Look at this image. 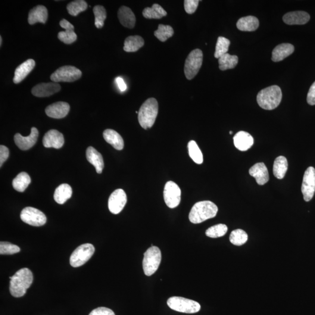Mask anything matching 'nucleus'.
<instances>
[{"instance_id": "f3484780", "label": "nucleus", "mask_w": 315, "mask_h": 315, "mask_svg": "<svg viewBox=\"0 0 315 315\" xmlns=\"http://www.w3.org/2000/svg\"><path fill=\"white\" fill-rule=\"evenodd\" d=\"M70 109V105L67 103L58 102L48 106L45 112L49 117L59 119L66 116Z\"/></svg>"}, {"instance_id": "c85d7f7f", "label": "nucleus", "mask_w": 315, "mask_h": 315, "mask_svg": "<svg viewBox=\"0 0 315 315\" xmlns=\"http://www.w3.org/2000/svg\"><path fill=\"white\" fill-rule=\"evenodd\" d=\"M288 170V162L283 156L277 157L274 162L273 174L277 179H282L285 177Z\"/></svg>"}, {"instance_id": "9d476101", "label": "nucleus", "mask_w": 315, "mask_h": 315, "mask_svg": "<svg viewBox=\"0 0 315 315\" xmlns=\"http://www.w3.org/2000/svg\"><path fill=\"white\" fill-rule=\"evenodd\" d=\"M21 218L25 223L34 227L45 225L47 218L41 211L33 207H28L23 209L21 213Z\"/></svg>"}, {"instance_id": "e433bc0d", "label": "nucleus", "mask_w": 315, "mask_h": 315, "mask_svg": "<svg viewBox=\"0 0 315 315\" xmlns=\"http://www.w3.org/2000/svg\"><path fill=\"white\" fill-rule=\"evenodd\" d=\"M173 33V29L171 26L160 24L159 25L158 29L155 31L154 35L160 41L164 42L172 36Z\"/></svg>"}, {"instance_id": "bb28decb", "label": "nucleus", "mask_w": 315, "mask_h": 315, "mask_svg": "<svg viewBox=\"0 0 315 315\" xmlns=\"http://www.w3.org/2000/svg\"><path fill=\"white\" fill-rule=\"evenodd\" d=\"M259 26V21L257 17L248 16L239 19L236 27L238 29L245 32H252L257 30Z\"/></svg>"}, {"instance_id": "5701e85b", "label": "nucleus", "mask_w": 315, "mask_h": 315, "mask_svg": "<svg viewBox=\"0 0 315 315\" xmlns=\"http://www.w3.org/2000/svg\"><path fill=\"white\" fill-rule=\"evenodd\" d=\"M118 18L123 26L132 29L135 26L136 17L132 9L126 6H122L118 11Z\"/></svg>"}, {"instance_id": "6ab92c4d", "label": "nucleus", "mask_w": 315, "mask_h": 315, "mask_svg": "<svg viewBox=\"0 0 315 315\" xmlns=\"http://www.w3.org/2000/svg\"><path fill=\"white\" fill-rule=\"evenodd\" d=\"M233 143L235 147L239 151H246L252 147L254 140L250 134L241 131L237 133L233 137Z\"/></svg>"}, {"instance_id": "393cba45", "label": "nucleus", "mask_w": 315, "mask_h": 315, "mask_svg": "<svg viewBox=\"0 0 315 315\" xmlns=\"http://www.w3.org/2000/svg\"><path fill=\"white\" fill-rule=\"evenodd\" d=\"M294 52V46L289 43H282L274 49L271 59L274 62L282 61Z\"/></svg>"}, {"instance_id": "ea45409f", "label": "nucleus", "mask_w": 315, "mask_h": 315, "mask_svg": "<svg viewBox=\"0 0 315 315\" xmlns=\"http://www.w3.org/2000/svg\"><path fill=\"white\" fill-rule=\"evenodd\" d=\"M95 15V25L96 28H102L104 26L105 21L107 18V12L105 8L101 5H96L93 9Z\"/></svg>"}, {"instance_id": "7ed1b4c3", "label": "nucleus", "mask_w": 315, "mask_h": 315, "mask_svg": "<svg viewBox=\"0 0 315 315\" xmlns=\"http://www.w3.org/2000/svg\"><path fill=\"white\" fill-rule=\"evenodd\" d=\"M282 99V90L277 86H269L262 89L257 96L258 105L265 110H273L278 107Z\"/></svg>"}, {"instance_id": "72a5a7b5", "label": "nucleus", "mask_w": 315, "mask_h": 315, "mask_svg": "<svg viewBox=\"0 0 315 315\" xmlns=\"http://www.w3.org/2000/svg\"><path fill=\"white\" fill-rule=\"evenodd\" d=\"M88 8V4L84 0H76L71 2L67 6L68 13L72 16H77L81 12L86 11Z\"/></svg>"}, {"instance_id": "b1692460", "label": "nucleus", "mask_w": 315, "mask_h": 315, "mask_svg": "<svg viewBox=\"0 0 315 315\" xmlns=\"http://www.w3.org/2000/svg\"><path fill=\"white\" fill-rule=\"evenodd\" d=\"M87 160L95 168L96 172L102 173L104 168V162L102 156L92 146H89L86 149Z\"/></svg>"}, {"instance_id": "f8f14e48", "label": "nucleus", "mask_w": 315, "mask_h": 315, "mask_svg": "<svg viewBox=\"0 0 315 315\" xmlns=\"http://www.w3.org/2000/svg\"><path fill=\"white\" fill-rule=\"evenodd\" d=\"M302 193L305 201H310L315 192V170L310 167L305 171L302 185Z\"/></svg>"}, {"instance_id": "a19ab883", "label": "nucleus", "mask_w": 315, "mask_h": 315, "mask_svg": "<svg viewBox=\"0 0 315 315\" xmlns=\"http://www.w3.org/2000/svg\"><path fill=\"white\" fill-rule=\"evenodd\" d=\"M58 38L65 44L70 45L76 41L77 35L74 30H65L58 33Z\"/></svg>"}, {"instance_id": "c756f323", "label": "nucleus", "mask_w": 315, "mask_h": 315, "mask_svg": "<svg viewBox=\"0 0 315 315\" xmlns=\"http://www.w3.org/2000/svg\"><path fill=\"white\" fill-rule=\"evenodd\" d=\"M124 51L126 52H136L144 45V40L140 36H130L124 41Z\"/></svg>"}, {"instance_id": "6e6552de", "label": "nucleus", "mask_w": 315, "mask_h": 315, "mask_svg": "<svg viewBox=\"0 0 315 315\" xmlns=\"http://www.w3.org/2000/svg\"><path fill=\"white\" fill-rule=\"evenodd\" d=\"M82 76L81 71L76 67L71 65L58 68L51 75V79L54 83H71L79 80Z\"/></svg>"}, {"instance_id": "8fccbe9b", "label": "nucleus", "mask_w": 315, "mask_h": 315, "mask_svg": "<svg viewBox=\"0 0 315 315\" xmlns=\"http://www.w3.org/2000/svg\"><path fill=\"white\" fill-rule=\"evenodd\" d=\"M2 37L0 36V46H1L2 45Z\"/></svg>"}, {"instance_id": "c9c22d12", "label": "nucleus", "mask_w": 315, "mask_h": 315, "mask_svg": "<svg viewBox=\"0 0 315 315\" xmlns=\"http://www.w3.org/2000/svg\"><path fill=\"white\" fill-rule=\"evenodd\" d=\"M248 235L244 230L238 229L230 233L229 241L233 245L236 246H241L244 245L248 241Z\"/></svg>"}, {"instance_id": "79ce46f5", "label": "nucleus", "mask_w": 315, "mask_h": 315, "mask_svg": "<svg viewBox=\"0 0 315 315\" xmlns=\"http://www.w3.org/2000/svg\"><path fill=\"white\" fill-rule=\"evenodd\" d=\"M21 249L18 246L8 242L0 243V254L13 255L20 252Z\"/></svg>"}, {"instance_id": "4be33fe9", "label": "nucleus", "mask_w": 315, "mask_h": 315, "mask_svg": "<svg viewBox=\"0 0 315 315\" xmlns=\"http://www.w3.org/2000/svg\"><path fill=\"white\" fill-rule=\"evenodd\" d=\"M310 20V15L305 11L290 12L284 15L283 21L289 26L304 25Z\"/></svg>"}, {"instance_id": "58836bf2", "label": "nucleus", "mask_w": 315, "mask_h": 315, "mask_svg": "<svg viewBox=\"0 0 315 315\" xmlns=\"http://www.w3.org/2000/svg\"><path fill=\"white\" fill-rule=\"evenodd\" d=\"M227 231V226L225 224H220L209 228L205 231V235L211 238H217L225 235Z\"/></svg>"}, {"instance_id": "cd10ccee", "label": "nucleus", "mask_w": 315, "mask_h": 315, "mask_svg": "<svg viewBox=\"0 0 315 315\" xmlns=\"http://www.w3.org/2000/svg\"><path fill=\"white\" fill-rule=\"evenodd\" d=\"M73 195V190L68 184H62L56 189L54 193L55 200L59 204H63Z\"/></svg>"}, {"instance_id": "4c0bfd02", "label": "nucleus", "mask_w": 315, "mask_h": 315, "mask_svg": "<svg viewBox=\"0 0 315 315\" xmlns=\"http://www.w3.org/2000/svg\"><path fill=\"white\" fill-rule=\"evenodd\" d=\"M229 40L223 36L218 37L214 57L219 58L224 55L228 54L230 45Z\"/></svg>"}, {"instance_id": "423d86ee", "label": "nucleus", "mask_w": 315, "mask_h": 315, "mask_svg": "<svg viewBox=\"0 0 315 315\" xmlns=\"http://www.w3.org/2000/svg\"><path fill=\"white\" fill-rule=\"evenodd\" d=\"M167 304L171 310L185 314L197 313L201 309L198 302L180 297L169 298Z\"/></svg>"}, {"instance_id": "37998d69", "label": "nucleus", "mask_w": 315, "mask_h": 315, "mask_svg": "<svg viewBox=\"0 0 315 315\" xmlns=\"http://www.w3.org/2000/svg\"><path fill=\"white\" fill-rule=\"evenodd\" d=\"M199 4L198 0H186L184 2V7L187 13L192 14L195 13Z\"/></svg>"}, {"instance_id": "39448f33", "label": "nucleus", "mask_w": 315, "mask_h": 315, "mask_svg": "<svg viewBox=\"0 0 315 315\" xmlns=\"http://www.w3.org/2000/svg\"><path fill=\"white\" fill-rule=\"evenodd\" d=\"M161 258L160 249L157 246H151L144 253L143 268L146 276H151L157 271Z\"/></svg>"}, {"instance_id": "1a4fd4ad", "label": "nucleus", "mask_w": 315, "mask_h": 315, "mask_svg": "<svg viewBox=\"0 0 315 315\" xmlns=\"http://www.w3.org/2000/svg\"><path fill=\"white\" fill-rule=\"evenodd\" d=\"M95 248L90 243L81 245L75 250L70 258V263L73 267H79L86 264L92 257Z\"/></svg>"}, {"instance_id": "dca6fc26", "label": "nucleus", "mask_w": 315, "mask_h": 315, "mask_svg": "<svg viewBox=\"0 0 315 315\" xmlns=\"http://www.w3.org/2000/svg\"><path fill=\"white\" fill-rule=\"evenodd\" d=\"M64 144L63 134L56 130H51L45 134L43 139V146L46 148H61Z\"/></svg>"}, {"instance_id": "de8ad7c7", "label": "nucleus", "mask_w": 315, "mask_h": 315, "mask_svg": "<svg viewBox=\"0 0 315 315\" xmlns=\"http://www.w3.org/2000/svg\"><path fill=\"white\" fill-rule=\"evenodd\" d=\"M116 83L118 88H119L121 92L125 91L127 89V86L122 78L120 77H117L116 79Z\"/></svg>"}, {"instance_id": "ddd939ff", "label": "nucleus", "mask_w": 315, "mask_h": 315, "mask_svg": "<svg viewBox=\"0 0 315 315\" xmlns=\"http://www.w3.org/2000/svg\"><path fill=\"white\" fill-rule=\"evenodd\" d=\"M127 202V196L123 189H118L112 193L108 201L109 210L117 214L122 211Z\"/></svg>"}, {"instance_id": "f704fd0d", "label": "nucleus", "mask_w": 315, "mask_h": 315, "mask_svg": "<svg viewBox=\"0 0 315 315\" xmlns=\"http://www.w3.org/2000/svg\"><path fill=\"white\" fill-rule=\"evenodd\" d=\"M188 147L190 158L195 163L201 164L203 162V156H202V152L197 143L192 140L188 143Z\"/></svg>"}, {"instance_id": "473e14b6", "label": "nucleus", "mask_w": 315, "mask_h": 315, "mask_svg": "<svg viewBox=\"0 0 315 315\" xmlns=\"http://www.w3.org/2000/svg\"><path fill=\"white\" fill-rule=\"evenodd\" d=\"M143 15L146 19H161L166 16L167 12L161 5L154 4L151 7L145 8Z\"/></svg>"}, {"instance_id": "aec40b11", "label": "nucleus", "mask_w": 315, "mask_h": 315, "mask_svg": "<svg viewBox=\"0 0 315 315\" xmlns=\"http://www.w3.org/2000/svg\"><path fill=\"white\" fill-rule=\"evenodd\" d=\"M35 64V61L33 59H28V60L19 65L15 71L13 82L15 84L22 82L32 71Z\"/></svg>"}, {"instance_id": "20e7f679", "label": "nucleus", "mask_w": 315, "mask_h": 315, "mask_svg": "<svg viewBox=\"0 0 315 315\" xmlns=\"http://www.w3.org/2000/svg\"><path fill=\"white\" fill-rule=\"evenodd\" d=\"M158 113V104L155 98H149L140 108L138 118L140 126L145 130L153 126Z\"/></svg>"}, {"instance_id": "a18cd8bd", "label": "nucleus", "mask_w": 315, "mask_h": 315, "mask_svg": "<svg viewBox=\"0 0 315 315\" xmlns=\"http://www.w3.org/2000/svg\"><path fill=\"white\" fill-rule=\"evenodd\" d=\"M9 157V149L4 145L0 146V167L2 166Z\"/></svg>"}, {"instance_id": "49530a36", "label": "nucleus", "mask_w": 315, "mask_h": 315, "mask_svg": "<svg viewBox=\"0 0 315 315\" xmlns=\"http://www.w3.org/2000/svg\"><path fill=\"white\" fill-rule=\"evenodd\" d=\"M307 102L310 105H315V82L311 86L307 95Z\"/></svg>"}, {"instance_id": "3c124183", "label": "nucleus", "mask_w": 315, "mask_h": 315, "mask_svg": "<svg viewBox=\"0 0 315 315\" xmlns=\"http://www.w3.org/2000/svg\"><path fill=\"white\" fill-rule=\"evenodd\" d=\"M229 133H230V135H232V131H230V132H229Z\"/></svg>"}, {"instance_id": "0eeeda50", "label": "nucleus", "mask_w": 315, "mask_h": 315, "mask_svg": "<svg viewBox=\"0 0 315 315\" xmlns=\"http://www.w3.org/2000/svg\"><path fill=\"white\" fill-rule=\"evenodd\" d=\"M202 59L203 55L200 49H195L190 52L186 58L184 68L187 79L192 80L198 74L202 65Z\"/></svg>"}, {"instance_id": "7c9ffc66", "label": "nucleus", "mask_w": 315, "mask_h": 315, "mask_svg": "<svg viewBox=\"0 0 315 315\" xmlns=\"http://www.w3.org/2000/svg\"><path fill=\"white\" fill-rule=\"evenodd\" d=\"M31 179L29 174L23 172L19 173L12 181V186L17 191L23 192L29 185Z\"/></svg>"}, {"instance_id": "2eb2a0df", "label": "nucleus", "mask_w": 315, "mask_h": 315, "mask_svg": "<svg viewBox=\"0 0 315 315\" xmlns=\"http://www.w3.org/2000/svg\"><path fill=\"white\" fill-rule=\"evenodd\" d=\"M61 86L57 83H40L34 86L32 93L36 97H48L60 91Z\"/></svg>"}, {"instance_id": "c03bdc74", "label": "nucleus", "mask_w": 315, "mask_h": 315, "mask_svg": "<svg viewBox=\"0 0 315 315\" xmlns=\"http://www.w3.org/2000/svg\"><path fill=\"white\" fill-rule=\"evenodd\" d=\"M89 315H115L114 312L105 307H99L93 310Z\"/></svg>"}, {"instance_id": "2f4dec72", "label": "nucleus", "mask_w": 315, "mask_h": 315, "mask_svg": "<svg viewBox=\"0 0 315 315\" xmlns=\"http://www.w3.org/2000/svg\"><path fill=\"white\" fill-rule=\"evenodd\" d=\"M238 63V56L229 54L221 56L218 58V63L221 70L225 71L234 68Z\"/></svg>"}, {"instance_id": "412c9836", "label": "nucleus", "mask_w": 315, "mask_h": 315, "mask_svg": "<svg viewBox=\"0 0 315 315\" xmlns=\"http://www.w3.org/2000/svg\"><path fill=\"white\" fill-rule=\"evenodd\" d=\"M48 18V9L43 5H37L33 8L28 15V23L34 25L39 23L45 24Z\"/></svg>"}, {"instance_id": "09e8293b", "label": "nucleus", "mask_w": 315, "mask_h": 315, "mask_svg": "<svg viewBox=\"0 0 315 315\" xmlns=\"http://www.w3.org/2000/svg\"><path fill=\"white\" fill-rule=\"evenodd\" d=\"M60 26L65 30H74V29L73 25L66 20H65V19H63V20H62L60 22Z\"/></svg>"}, {"instance_id": "4468645a", "label": "nucleus", "mask_w": 315, "mask_h": 315, "mask_svg": "<svg viewBox=\"0 0 315 315\" xmlns=\"http://www.w3.org/2000/svg\"><path fill=\"white\" fill-rule=\"evenodd\" d=\"M39 132L35 127H32L29 136L24 137L20 133H17L14 136L15 144L21 150H28L36 144L38 139Z\"/></svg>"}, {"instance_id": "f257e3e1", "label": "nucleus", "mask_w": 315, "mask_h": 315, "mask_svg": "<svg viewBox=\"0 0 315 315\" xmlns=\"http://www.w3.org/2000/svg\"><path fill=\"white\" fill-rule=\"evenodd\" d=\"M33 276L32 271L28 268L18 270L10 281L9 291L14 297H23L27 289L32 285Z\"/></svg>"}, {"instance_id": "f03ea898", "label": "nucleus", "mask_w": 315, "mask_h": 315, "mask_svg": "<svg viewBox=\"0 0 315 315\" xmlns=\"http://www.w3.org/2000/svg\"><path fill=\"white\" fill-rule=\"evenodd\" d=\"M218 207L210 201H199L190 211L189 218L193 224H200L217 216Z\"/></svg>"}, {"instance_id": "a878e982", "label": "nucleus", "mask_w": 315, "mask_h": 315, "mask_svg": "<svg viewBox=\"0 0 315 315\" xmlns=\"http://www.w3.org/2000/svg\"><path fill=\"white\" fill-rule=\"evenodd\" d=\"M106 142L110 144L117 150L124 148V141L122 137L116 131L112 129L105 130L103 134Z\"/></svg>"}, {"instance_id": "9b49d317", "label": "nucleus", "mask_w": 315, "mask_h": 315, "mask_svg": "<svg viewBox=\"0 0 315 315\" xmlns=\"http://www.w3.org/2000/svg\"><path fill=\"white\" fill-rule=\"evenodd\" d=\"M164 199L168 207L174 208L178 206L181 200V190L178 185L172 181L165 184Z\"/></svg>"}, {"instance_id": "a211bd4d", "label": "nucleus", "mask_w": 315, "mask_h": 315, "mask_svg": "<svg viewBox=\"0 0 315 315\" xmlns=\"http://www.w3.org/2000/svg\"><path fill=\"white\" fill-rule=\"evenodd\" d=\"M249 174L255 177L258 185H264L269 180L267 168L263 162L256 164L249 170Z\"/></svg>"}]
</instances>
